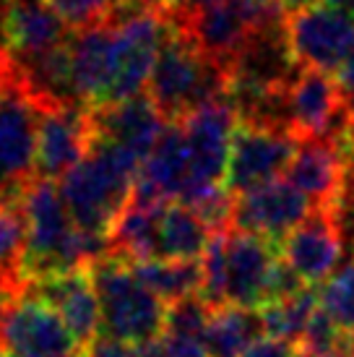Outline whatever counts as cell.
Instances as JSON below:
<instances>
[{
	"mask_svg": "<svg viewBox=\"0 0 354 357\" xmlns=\"http://www.w3.org/2000/svg\"><path fill=\"white\" fill-rule=\"evenodd\" d=\"M21 208L26 217V282L88 266L109 256V238L81 232L55 180H31L21 193Z\"/></svg>",
	"mask_w": 354,
	"mask_h": 357,
	"instance_id": "cell-1",
	"label": "cell"
},
{
	"mask_svg": "<svg viewBox=\"0 0 354 357\" xmlns=\"http://www.w3.org/2000/svg\"><path fill=\"white\" fill-rule=\"evenodd\" d=\"M279 258V245L261 235L237 229L214 232L201 256L203 284L198 295L214 310L226 305L261 310Z\"/></svg>",
	"mask_w": 354,
	"mask_h": 357,
	"instance_id": "cell-2",
	"label": "cell"
},
{
	"mask_svg": "<svg viewBox=\"0 0 354 357\" xmlns=\"http://www.w3.org/2000/svg\"><path fill=\"white\" fill-rule=\"evenodd\" d=\"M138 169L141 165L123 149L91 136L86 157L60 180L63 199L81 232L109 238L115 219L133 196Z\"/></svg>",
	"mask_w": 354,
	"mask_h": 357,
	"instance_id": "cell-3",
	"label": "cell"
},
{
	"mask_svg": "<svg viewBox=\"0 0 354 357\" xmlns=\"http://www.w3.org/2000/svg\"><path fill=\"white\" fill-rule=\"evenodd\" d=\"M146 86L159 112L175 123L208 102L224 100L229 89V70L203 55L172 21V29L154 60Z\"/></svg>",
	"mask_w": 354,
	"mask_h": 357,
	"instance_id": "cell-4",
	"label": "cell"
},
{
	"mask_svg": "<svg viewBox=\"0 0 354 357\" xmlns=\"http://www.w3.org/2000/svg\"><path fill=\"white\" fill-rule=\"evenodd\" d=\"M88 274L97 289L105 337L123 344H138L164 331L167 303L151 292L125 261L105 256L88 264Z\"/></svg>",
	"mask_w": 354,
	"mask_h": 357,
	"instance_id": "cell-5",
	"label": "cell"
},
{
	"mask_svg": "<svg viewBox=\"0 0 354 357\" xmlns=\"http://www.w3.org/2000/svg\"><path fill=\"white\" fill-rule=\"evenodd\" d=\"M40 105L13 81L0 91V201H19L37 178Z\"/></svg>",
	"mask_w": 354,
	"mask_h": 357,
	"instance_id": "cell-6",
	"label": "cell"
},
{
	"mask_svg": "<svg viewBox=\"0 0 354 357\" xmlns=\"http://www.w3.org/2000/svg\"><path fill=\"white\" fill-rule=\"evenodd\" d=\"M286 37L302 68L339 73L354 52V13L313 3L286 16Z\"/></svg>",
	"mask_w": 354,
	"mask_h": 357,
	"instance_id": "cell-7",
	"label": "cell"
},
{
	"mask_svg": "<svg viewBox=\"0 0 354 357\" xmlns=\"http://www.w3.org/2000/svg\"><path fill=\"white\" fill-rule=\"evenodd\" d=\"M297 144L300 139L289 130L237 123L226 159L224 188L232 196H243L279 180L295 157Z\"/></svg>",
	"mask_w": 354,
	"mask_h": 357,
	"instance_id": "cell-8",
	"label": "cell"
},
{
	"mask_svg": "<svg viewBox=\"0 0 354 357\" xmlns=\"http://www.w3.org/2000/svg\"><path fill=\"white\" fill-rule=\"evenodd\" d=\"M177 123L183 126V133H185L187 157H190V169H193V196L185 206H193L198 199L224 185L226 159H229L237 115L224 97V100L208 102L203 107L193 109Z\"/></svg>",
	"mask_w": 354,
	"mask_h": 357,
	"instance_id": "cell-9",
	"label": "cell"
},
{
	"mask_svg": "<svg viewBox=\"0 0 354 357\" xmlns=\"http://www.w3.org/2000/svg\"><path fill=\"white\" fill-rule=\"evenodd\" d=\"M0 349L8 357H73L79 344L63 318L42 300L21 292L6 310Z\"/></svg>",
	"mask_w": 354,
	"mask_h": 357,
	"instance_id": "cell-10",
	"label": "cell"
},
{
	"mask_svg": "<svg viewBox=\"0 0 354 357\" xmlns=\"http://www.w3.org/2000/svg\"><path fill=\"white\" fill-rule=\"evenodd\" d=\"M91 146L88 109L76 105H47L40 107L37 123V178L63 180L86 157Z\"/></svg>",
	"mask_w": 354,
	"mask_h": 357,
	"instance_id": "cell-11",
	"label": "cell"
},
{
	"mask_svg": "<svg viewBox=\"0 0 354 357\" xmlns=\"http://www.w3.org/2000/svg\"><path fill=\"white\" fill-rule=\"evenodd\" d=\"M26 295L49 305L63 324L68 326L70 337L76 339L79 349H86L102 334V310H99L97 289L88 274V266L49 274L42 279H31L24 287Z\"/></svg>",
	"mask_w": 354,
	"mask_h": 357,
	"instance_id": "cell-12",
	"label": "cell"
},
{
	"mask_svg": "<svg viewBox=\"0 0 354 357\" xmlns=\"http://www.w3.org/2000/svg\"><path fill=\"white\" fill-rule=\"evenodd\" d=\"M313 211V204L289 183V180H274L268 185L243 193L235 199L232 211V227L237 232L261 235L282 245V240Z\"/></svg>",
	"mask_w": 354,
	"mask_h": 357,
	"instance_id": "cell-13",
	"label": "cell"
},
{
	"mask_svg": "<svg viewBox=\"0 0 354 357\" xmlns=\"http://www.w3.org/2000/svg\"><path fill=\"white\" fill-rule=\"evenodd\" d=\"M88 123L94 139L107 141L136 159L138 165H144L169 120L159 112L148 94H138L118 105L91 107Z\"/></svg>",
	"mask_w": 354,
	"mask_h": 357,
	"instance_id": "cell-14",
	"label": "cell"
},
{
	"mask_svg": "<svg viewBox=\"0 0 354 357\" xmlns=\"http://www.w3.org/2000/svg\"><path fill=\"white\" fill-rule=\"evenodd\" d=\"M279 250L286 266L305 284H323L344 258V243L328 208H313L282 240Z\"/></svg>",
	"mask_w": 354,
	"mask_h": 357,
	"instance_id": "cell-15",
	"label": "cell"
},
{
	"mask_svg": "<svg viewBox=\"0 0 354 357\" xmlns=\"http://www.w3.org/2000/svg\"><path fill=\"white\" fill-rule=\"evenodd\" d=\"M169 19L193 40L198 50L208 55L211 60L229 68V60L235 58L237 50L250 34V24L240 13L232 0L224 3H206L193 10H169Z\"/></svg>",
	"mask_w": 354,
	"mask_h": 357,
	"instance_id": "cell-16",
	"label": "cell"
},
{
	"mask_svg": "<svg viewBox=\"0 0 354 357\" xmlns=\"http://www.w3.org/2000/svg\"><path fill=\"white\" fill-rule=\"evenodd\" d=\"M112 37H115V29L109 21H105L99 26L70 31L66 42L70 86L79 105H84L86 109L102 107L107 94L109 76H112Z\"/></svg>",
	"mask_w": 354,
	"mask_h": 357,
	"instance_id": "cell-17",
	"label": "cell"
},
{
	"mask_svg": "<svg viewBox=\"0 0 354 357\" xmlns=\"http://www.w3.org/2000/svg\"><path fill=\"white\" fill-rule=\"evenodd\" d=\"M286 180L305 196L313 208H331L344 183V154L323 136L300 139Z\"/></svg>",
	"mask_w": 354,
	"mask_h": 357,
	"instance_id": "cell-18",
	"label": "cell"
},
{
	"mask_svg": "<svg viewBox=\"0 0 354 357\" xmlns=\"http://www.w3.org/2000/svg\"><path fill=\"white\" fill-rule=\"evenodd\" d=\"M6 31L13 66L42 58L70 37V29L45 0H10Z\"/></svg>",
	"mask_w": 354,
	"mask_h": 357,
	"instance_id": "cell-19",
	"label": "cell"
},
{
	"mask_svg": "<svg viewBox=\"0 0 354 357\" xmlns=\"http://www.w3.org/2000/svg\"><path fill=\"white\" fill-rule=\"evenodd\" d=\"M341 89L331 73L313 68H302L289 86H286V112L289 128L297 139L323 136L325 126L341 109Z\"/></svg>",
	"mask_w": 354,
	"mask_h": 357,
	"instance_id": "cell-20",
	"label": "cell"
},
{
	"mask_svg": "<svg viewBox=\"0 0 354 357\" xmlns=\"http://www.w3.org/2000/svg\"><path fill=\"white\" fill-rule=\"evenodd\" d=\"M211 243V229L185 204L167 201L162 206L154 243V261H201Z\"/></svg>",
	"mask_w": 354,
	"mask_h": 357,
	"instance_id": "cell-21",
	"label": "cell"
},
{
	"mask_svg": "<svg viewBox=\"0 0 354 357\" xmlns=\"http://www.w3.org/2000/svg\"><path fill=\"white\" fill-rule=\"evenodd\" d=\"M266 334L261 310L253 307L226 305L211 313L206 331H203V347L208 357H243L250 344Z\"/></svg>",
	"mask_w": 354,
	"mask_h": 357,
	"instance_id": "cell-22",
	"label": "cell"
},
{
	"mask_svg": "<svg viewBox=\"0 0 354 357\" xmlns=\"http://www.w3.org/2000/svg\"><path fill=\"white\" fill-rule=\"evenodd\" d=\"M128 266L164 303L198 295L203 284L201 261H133Z\"/></svg>",
	"mask_w": 354,
	"mask_h": 357,
	"instance_id": "cell-23",
	"label": "cell"
},
{
	"mask_svg": "<svg viewBox=\"0 0 354 357\" xmlns=\"http://www.w3.org/2000/svg\"><path fill=\"white\" fill-rule=\"evenodd\" d=\"M26 253V217L19 201H0V289L21 295Z\"/></svg>",
	"mask_w": 354,
	"mask_h": 357,
	"instance_id": "cell-24",
	"label": "cell"
},
{
	"mask_svg": "<svg viewBox=\"0 0 354 357\" xmlns=\"http://www.w3.org/2000/svg\"><path fill=\"white\" fill-rule=\"evenodd\" d=\"M318 310V289L313 284H307L305 289H300L297 295L271 305L261 307V318L268 337H279L286 342H300L305 334L310 318Z\"/></svg>",
	"mask_w": 354,
	"mask_h": 357,
	"instance_id": "cell-25",
	"label": "cell"
},
{
	"mask_svg": "<svg viewBox=\"0 0 354 357\" xmlns=\"http://www.w3.org/2000/svg\"><path fill=\"white\" fill-rule=\"evenodd\" d=\"M318 305L344 334L354 337V258H346L334 277L318 289Z\"/></svg>",
	"mask_w": 354,
	"mask_h": 357,
	"instance_id": "cell-26",
	"label": "cell"
},
{
	"mask_svg": "<svg viewBox=\"0 0 354 357\" xmlns=\"http://www.w3.org/2000/svg\"><path fill=\"white\" fill-rule=\"evenodd\" d=\"M211 313H214V307L208 305L201 295H190V298H183L177 303H169L162 334L203 339V331H206L208 321H211Z\"/></svg>",
	"mask_w": 354,
	"mask_h": 357,
	"instance_id": "cell-27",
	"label": "cell"
},
{
	"mask_svg": "<svg viewBox=\"0 0 354 357\" xmlns=\"http://www.w3.org/2000/svg\"><path fill=\"white\" fill-rule=\"evenodd\" d=\"M45 3L73 31L105 24L115 8V0H45Z\"/></svg>",
	"mask_w": 354,
	"mask_h": 357,
	"instance_id": "cell-28",
	"label": "cell"
},
{
	"mask_svg": "<svg viewBox=\"0 0 354 357\" xmlns=\"http://www.w3.org/2000/svg\"><path fill=\"white\" fill-rule=\"evenodd\" d=\"M162 355L164 357H208L203 339L180 337V334H162Z\"/></svg>",
	"mask_w": 354,
	"mask_h": 357,
	"instance_id": "cell-29",
	"label": "cell"
},
{
	"mask_svg": "<svg viewBox=\"0 0 354 357\" xmlns=\"http://www.w3.org/2000/svg\"><path fill=\"white\" fill-rule=\"evenodd\" d=\"M297 355V347L295 342H286V339H279V337H261L256 344H250L245 349V355L243 357H295Z\"/></svg>",
	"mask_w": 354,
	"mask_h": 357,
	"instance_id": "cell-30",
	"label": "cell"
},
{
	"mask_svg": "<svg viewBox=\"0 0 354 357\" xmlns=\"http://www.w3.org/2000/svg\"><path fill=\"white\" fill-rule=\"evenodd\" d=\"M84 357H130V347L118 342V339L102 334L84 349Z\"/></svg>",
	"mask_w": 354,
	"mask_h": 357,
	"instance_id": "cell-31",
	"label": "cell"
},
{
	"mask_svg": "<svg viewBox=\"0 0 354 357\" xmlns=\"http://www.w3.org/2000/svg\"><path fill=\"white\" fill-rule=\"evenodd\" d=\"M157 8H167V0H115V8H112L109 19L128 16V13H141V10H157Z\"/></svg>",
	"mask_w": 354,
	"mask_h": 357,
	"instance_id": "cell-32",
	"label": "cell"
},
{
	"mask_svg": "<svg viewBox=\"0 0 354 357\" xmlns=\"http://www.w3.org/2000/svg\"><path fill=\"white\" fill-rule=\"evenodd\" d=\"M130 357H164L162 355V334L146 342H138L130 344Z\"/></svg>",
	"mask_w": 354,
	"mask_h": 357,
	"instance_id": "cell-33",
	"label": "cell"
},
{
	"mask_svg": "<svg viewBox=\"0 0 354 357\" xmlns=\"http://www.w3.org/2000/svg\"><path fill=\"white\" fill-rule=\"evenodd\" d=\"M313 3H318V0H282V8H284V13H295L300 8L313 6Z\"/></svg>",
	"mask_w": 354,
	"mask_h": 357,
	"instance_id": "cell-34",
	"label": "cell"
},
{
	"mask_svg": "<svg viewBox=\"0 0 354 357\" xmlns=\"http://www.w3.org/2000/svg\"><path fill=\"white\" fill-rule=\"evenodd\" d=\"M325 6H334V8H341V10H352L354 13V0H321Z\"/></svg>",
	"mask_w": 354,
	"mask_h": 357,
	"instance_id": "cell-35",
	"label": "cell"
},
{
	"mask_svg": "<svg viewBox=\"0 0 354 357\" xmlns=\"http://www.w3.org/2000/svg\"><path fill=\"white\" fill-rule=\"evenodd\" d=\"M341 100H344L346 112H349V115H352V120H354V91H349V94H341Z\"/></svg>",
	"mask_w": 354,
	"mask_h": 357,
	"instance_id": "cell-36",
	"label": "cell"
},
{
	"mask_svg": "<svg viewBox=\"0 0 354 357\" xmlns=\"http://www.w3.org/2000/svg\"><path fill=\"white\" fill-rule=\"evenodd\" d=\"M295 357H313V355H310V352H305V349H297Z\"/></svg>",
	"mask_w": 354,
	"mask_h": 357,
	"instance_id": "cell-37",
	"label": "cell"
},
{
	"mask_svg": "<svg viewBox=\"0 0 354 357\" xmlns=\"http://www.w3.org/2000/svg\"><path fill=\"white\" fill-rule=\"evenodd\" d=\"M0 357H8V355H6V352H3V349H0Z\"/></svg>",
	"mask_w": 354,
	"mask_h": 357,
	"instance_id": "cell-38",
	"label": "cell"
},
{
	"mask_svg": "<svg viewBox=\"0 0 354 357\" xmlns=\"http://www.w3.org/2000/svg\"><path fill=\"white\" fill-rule=\"evenodd\" d=\"M73 357H84V355H73Z\"/></svg>",
	"mask_w": 354,
	"mask_h": 357,
	"instance_id": "cell-39",
	"label": "cell"
}]
</instances>
